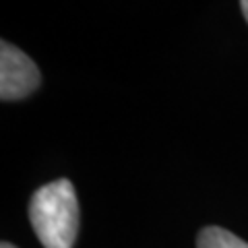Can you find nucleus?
Wrapping results in <instances>:
<instances>
[{
	"mask_svg": "<svg viewBox=\"0 0 248 248\" xmlns=\"http://www.w3.org/2000/svg\"><path fill=\"white\" fill-rule=\"evenodd\" d=\"M29 219L44 248H73L79 234V201L71 180L60 178L35 190Z\"/></svg>",
	"mask_w": 248,
	"mask_h": 248,
	"instance_id": "nucleus-1",
	"label": "nucleus"
},
{
	"mask_svg": "<svg viewBox=\"0 0 248 248\" xmlns=\"http://www.w3.org/2000/svg\"><path fill=\"white\" fill-rule=\"evenodd\" d=\"M40 71L25 52L9 42L0 44V97L17 102L40 87Z\"/></svg>",
	"mask_w": 248,
	"mask_h": 248,
	"instance_id": "nucleus-2",
	"label": "nucleus"
},
{
	"mask_svg": "<svg viewBox=\"0 0 248 248\" xmlns=\"http://www.w3.org/2000/svg\"><path fill=\"white\" fill-rule=\"evenodd\" d=\"M197 248H248V242L219 226L203 228L197 238Z\"/></svg>",
	"mask_w": 248,
	"mask_h": 248,
	"instance_id": "nucleus-3",
	"label": "nucleus"
},
{
	"mask_svg": "<svg viewBox=\"0 0 248 248\" xmlns=\"http://www.w3.org/2000/svg\"><path fill=\"white\" fill-rule=\"evenodd\" d=\"M240 9H242V15H244V19L248 21V0H242V2H240Z\"/></svg>",
	"mask_w": 248,
	"mask_h": 248,
	"instance_id": "nucleus-4",
	"label": "nucleus"
},
{
	"mask_svg": "<svg viewBox=\"0 0 248 248\" xmlns=\"http://www.w3.org/2000/svg\"><path fill=\"white\" fill-rule=\"evenodd\" d=\"M0 248H17V246H13V244H9V242H2V246Z\"/></svg>",
	"mask_w": 248,
	"mask_h": 248,
	"instance_id": "nucleus-5",
	"label": "nucleus"
}]
</instances>
